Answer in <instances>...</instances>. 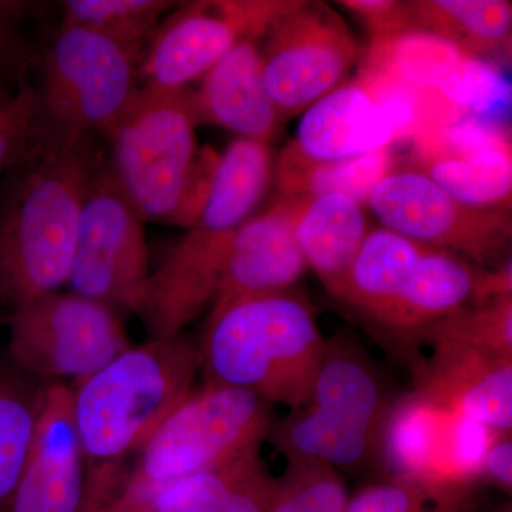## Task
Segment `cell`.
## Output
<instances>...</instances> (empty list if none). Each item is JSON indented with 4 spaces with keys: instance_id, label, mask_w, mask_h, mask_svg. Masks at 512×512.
I'll list each match as a JSON object with an SVG mask.
<instances>
[{
    "instance_id": "cell-1",
    "label": "cell",
    "mask_w": 512,
    "mask_h": 512,
    "mask_svg": "<svg viewBox=\"0 0 512 512\" xmlns=\"http://www.w3.org/2000/svg\"><path fill=\"white\" fill-rule=\"evenodd\" d=\"M99 160L87 138H46L0 184V305L67 284L87 185Z\"/></svg>"
},
{
    "instance_id": "cell-2",
    "label": "cell",
    "mask_w": 512,
    "mask_h": 512,
    "mask_svg": "<svg viewBox=\"0 0 512 512\" xmlns=\"http://www.w3.org/2000/svg\"><path fill=\"white\" fill-rule=\"evenodd\" d=\"M200 345L183 333L131 345L73 387V414L87 466L84 512L96 510L119 481L120 463L192 392Z\"/></svg>"
},
{
    "instance_id": "cell-3",
    "label": "cell",
    "mask_w": 512,
    "mask_h": 512,
    "mask_svg": "<svg viewBox=\"0 0 512 512\" xmlns=\"http://www.w3.org/2000/svg\"><path fill=\"white\" fill-rule=\"evenodd\" d=\"M326 340L311 302L293 288L237 296L212 306L200 370L207 384L296 410L308 402Z\"/></svg>"
},
{
    "instance_id": "cell-4",
    "label": "cell",
    "mask_w": 512,
    "mask_h": 512,
    "mask_svg": "<svg viewBox=\"0 0 512 512\" xmlns=\"http://www.w3.org/2000/svg\"><path fill=\"white\" fill-rule=\"evenodd\" d=\"M393 397L382 373L350 335L326 340L308 402L274 420L268 439L288 463L359 471L379 461Z\"/></svg>"
},
{
    "instance_id": "cell-5",
    "label": "cell",
    "mask_w": 512,
    "mask_h": 512,
    "mask_svg": "<svg viewBox=\"0 0 512 512\" xmlns=\"http://www.w3.org/2000/svg\"><path fill=\"white\" fill-rule=\"evenodd\" d=\"M274 420L272 404L256 394L205 383L151 434L109 500L224 466L262 448Z\"/></svg>"
},
{
    "instance_id": "cell-6",
    "label": "cell",
    "mask_w": 512,
    "mask_h": 512,
    "mask_svg": "<svg viewBox=\"0 0 512 512\" xmlns=\"http://www.w3.org/2000/svg\"><path fill=\"white\" fill-rule=\"evenodd\" d=\"M195 127L187 89L141 86L104 131L111 173L144 222L174 225L200 154Z\"/></svg>"
},
{
    "instance_id": "cell-7",
    "label": "cell",
    "mask_w": 512,
    "mask_h": 512,
    "mask_svg": "<svg viewBox=\"0 0 512 512\" xmlns=\"http://www.w3.org/2000/svg\"><path fill=\"white\" fill-rule=\"evenodd\" d=\"M143 52L94 30L60 25L43 50L36 90L42 138L77 141L106 131L134 99Z\"/></svg>"
},
{
    "instance_id": "cell-8",
    "label": "cell",
    "mask_w": 512,
    "mask_h": 512,
    "mask_svg": "<svg viewBox=\"0 0 512 512\" xmlns=\"http://www.w3.org/2000/svg\"><path fill=\"white\" fill-rule=\"evenodd\" d=\"M8 360L45 384H74L130 348L114 309L77 293H47L9 313Z\"/></svg>"
},
{
    "instance_id": "cell-9",
    "label": "cell",
    "mask_w": 512,
    "mask_h": 512,
    "mask_svg": "<svg viewBox=\"0 0 512 512\" xmlns=\"http://www.w3.org/2000/svg\"><path fill=\"white\" fill-rule=\"evenodd\" d=\"M494 431L412 390L394 399L377 464L384 477L473 498L483 481L484 454Z\"/></svg>"
},
{
    "instance_id": "cell-10",
    "label": "cell",
    "mask_w": 512,
    "mask_h": 512,
    "mask_svg": "<svg viewBox=\"0 0 512 512\" xmlns=\"http://www.w3.org/2000/svg\"><path fill=\"white\" fill-rule=\"evenodd\" d=\"M261 40L266 92L284 119L342 86L359 55L345 20L322 2L291 0Z\"/></svg>"
},
{
    "instance_id": "cell-11",
    "label": "cell",
    "mask_w": 512,
    "mask_h": 512,
    "mask_svg": "<svg viewBox=\"0 0 512 512\" xmlns=\"http://www.w3.org/2000/svg\"><path fill=\"white\" fill-rule=\"evenodd\" d=\"M367 205L383 227L424 247L453 252L484 268L500 264L511 241V210L471 207L417 168H394Z\"/></svg>"
},
{
    "instance_id": "cell-12",
    "label": "cell",
    "mask_w": 512,
    "mask_h": 512,
    "mask_svg": "<svg viewBox=\"0 0 512 512\" xmlns=\"http://www.w3.org/2000/svg\"><path fill=\"white\" fill-rule=\"evenodd\" d=\"M150 272L144 220L109 165L99 164L84 194L66 285L84 298L130 309Z\"/></svg>"
},
{
    "instance_id": "cell-13",
    "label": "cell",
    "mask_w": 512,
    "mask_h": 512,
    "mask_svg": "<svg viewBox=\"0 0 512 512\" xmlns=\"http://www.w3.org/2000/svg\"><path fill=\"white\" fill-rule=\"evenodd\" d=\"M291 0L181 3L148 42L138 67L144 86L184 90L241 40L261 39Z\"/></svg>"
},
{
    "instance_id": "cell-14",
    "label": "cell",
    "mask_w": 512,
    "mask_h": 512,
    "mask_svg": "<svg viewBox=\"0 0 512 512\" xmlns=\"http://www.w3.org/2000/svg\"><path fill=\"white\" fill-rule=\"evenodd\" d=\"M414 168L451 197L488 210H511L512 154L498 128L458 120L414 137Z\"/></svg>"
},
{
    "instance_id": "cell-15",
    "label": "cell",
    "mask_w": 512,
    "mask_h": 512,
    "mask_svg": "<svg viewBox=\"0 0 512 512\" xmlns=\"http://www.w3.org/2000/svg\"><path fill=\"white\" fill-rule=\"evenodd\" d=\"M235 231L192 227L163 264L150 272L128 309L144 323L150 339L181 335L214 302Z\"/></svg>"
},
{
    "instance_id": "cell-16",
    "label": "cell",
    "mask_w": 512,
    "mask_h": 512,
    "mask_svg": "<svg viewBox=\"0 0 512 512\" xmlns=\"http://www.w3.org/2000/svg\"><path fill=\"white\" fill-rule=\"evenodd\" d=\"M87 466L73 414V389L47 384L35 440L9 512H84Z\"/></svg>"
},
{
    "instance_id": "cell-17",
    "label": "cell",
    "mask_w": 512,
    "mask_h": 512,
    "mask_svg": "<svg viewBox=\"0 0 512 512\" xmlns=\"http://www.w3.org/2000/svg\"><path fill=\"white\" fill-rule=\"evenodd\" d=\"M433 352L414 360L413 392L495 431H512V357L485 350L431 343Z\"/></svg>"
},
{
    "instance_id": "cell-18",
    "label": "cell",
    "mask_w": 512,
    "mask_h": 512,
    "mask_svg": "<svg viewBox=\"0 0 512 512\" xmlns=\"http://www.w3.org/2000/svg\"><path fill=\"white\" fill-rule=\"evenodd\" d=\"M366 70L387 74L414 89L439 93L463 113L487 107L500 87L490 64L421 30L373 40Z\"/></svg>"
},
{
    "instance_id": "cell-19",
    "label": "cell",
    "mask_w": 512,
    "mask_h": 512,
    "mask_svg": "<svg viewBox=\"0 0 512 512\" xmlns=\"http://www.w3.org/2000/svg\"><path fill=\"white\" fill-rule=\"evenodd\" d=\"M299 198H278L235 231L212 306L242 295L292 289L308 265L295 235Z\"/></svg>"
},
{
    "instance_id": "cell-20",
    "label": "cell",
    "mask_w": 512,
    "mask_h": 512,
    "mask_svg": "<svg viewBox=\"0 0 512 512\" xmlns=\"http://www.w3.org/2000/svg\"><path fill=\"white\" fill-rule=\"evenodd\" d=\"M259 42L241 40L204 74L198 92L187 90L197 124H218L268 144L278 136L285 119L266 92Z\"/></svg>"
},
{
    "instance_id": "cell-21",
    "label": "cell",
    "mask_w": 512,
    "mask_h": 512,
    "mask_svg": "<svg viewBox=\"0 0 512 512\" xmlns=\"http://www.w3.org/2000/svg\"><path fill=\"white\" fill-rule=\"evenodd\" d=\"M483 274L463 256L427 248L375 332L413 355L436 323L476 305Z\"/></svg>"
},
{
    "instance_id": "cell-22",
    "label": "cell",
    "mask_w": 512,
    "mask_h": 512,
    "mask_svg": "<svg viewBox=\"0 0 512 512\" xmlns=\"http://www.w3.org/2000/svg\"><path fill=\"white\" fill-rule=\"evenodd\" d=\"M399 140L389 111L359 77L312 104L289 146L308 160L332 161L392 147Z\"/></svg>"
},
{
    "instance_id": "cell-23",
    "label": "cell",
    "mask_w": 512,
    "mask_h": 512,
    "mask_svg": "<svg viewBox=\"0 0 512 512\" xmlns=\"http://www.w3.org/2000/svg\"><path fill=\"white\" fill-rule=\"evenodd\" d=\"M370 228L362 205L343 194L299 198L295 235L308 268L335 296Z\"/></svg>"
},
{
    "instance_id": "cell-24",
    "label": "cell",
    "mask_w": 512,
    "mask_h": 512,
    "mask_svg": "<svg viewBox=\"0 0 512 512\" xmlns=\"http://www.w3.org/2000/svg\"><path fill=\"white\" fill-rule=\"evenodd\" d=\"M427 248L390 229H370L333 298L376 330Z\"/></svg>"
},
{
    "instance_id": "cell-25",
    "label": "cell",
    "mask_w": 512,
    "mask_h": 512,
    "mask_svg": "<svg viewBox=\"0 0 512 512\" xmlns=\"http://www.w3.org/2000/svg\"><path fill=\"white\" fill-rule=\"evenodd\" d=\"M414 30L446 40L474 59L510 55L512 3L505 0L410 2Z\"/></svg>"
},
{
    "instance_id": "cell-26",
    "label": "cell",
    "mask_w": 512,
    "mask_h": 512,
    "mask_svg": "<svg viewBox=\"0 0 512 512\" xmlns=\"http://www.w3.org/2000/svg\"><path fill=\"white\" fill-rule=\"evenodd\" d=\"M393 170L392 147L342 160L312 161L288 146L276 160L274 181L278 198L343 194L363 207L377 183Z\"/></svg>"
},
{
    "instance_id": "cell-27",
    "label": "cell",
    "mask_w": 512,
    "mask_h": 512,
    "mask_svg": "<svg viewBox=\"0 0 512 512\" xmlns=\"http://www.w3.org/2000/svg\"><path fill=\"white\" fill-rule=\"evenodd\" d=\"M46 386L8 359L0 362V512H9L28 461Z\"/></svg>"
},
{
    "instance_id": "cell-28",
    "label": "cell",
    "mask_w": 512,
    "mask_h": 512,
    "mask_svg": "<svg viewBox=\"0 0 512 512\" xmlns=\"http://www.w3.org/2000/svg\"><path fill=\"white\" fill-rule=\"evenodd\" d=\"M266 463L261 448L224 466L191 474L134 494H117L92 512H194L254 476Z\"/></svg>"
},
{
    "instance_id": "cell-29",
    "label": "cell",
    "mask_w": 512,
    "mask_h": 512,
    "mask_svg": "<svg viewBox=\"0 0 512 512\" xmlns=\"http://www.w3.org/2000/svg\"><path fill=\"white\" fill-rule=\"evenodd\" d=\"M180 5L168 0H67L62 25L80 26L143 52L161 16Z\"/></svg>"
},
{
    "instance_id": "cell-30",
    "label": "cell",
    "mask_w": 512,
    "mask_h": 512,
    "mask_svg": "<svg viewBox=\"0 0 512 512\" xmlns=\"http://www.w3.org/2000/svg\"><path fill=\"white\" fill-rule=\"evenodd\" d=\"M423 342H447L512 357V295L466 306L436 323Z\"/></svg>"
},
{
    "instance_id": "cell-31",
    "label": "cell",
    "mask_w": 512,
    "mask_h": 512,
    "mask_svg": "<svg viewBox=\"0 0 512 512\" xmlns=\"http://www.w3.org/2000/svg\"><path fill=\"white\" fill-rule=\"evenodd\" d=\"M349 497L345 477L336 468L288 463L266 512H343Z\"/></svg>"
},
{
    "instance_id": "cell-32",
    "label": "cell",
    "mask_w": 512,
    "mask_h": 512,
    "mask_svg": "<svg viewBox=\"0 0 512 512\" xmlns=\"http://www.w3.org/2000/svg\"><path fill=\"white\" fill-rule=\"evenodd\" d=\"M470 501L404 478L384 477L349 497L343 512H467Z\"/></svg>"
},
{
    "instance_id": "cell-33",
    "label": "cell",
    "mask_w": 512,
    "mask_h": 512,
    "mask_svg": "<svg viewBox=\"0 0 512 512\" xmlns=\"http://www.w3.org/2000/svg\"><path fill=\"white\" fill-rule=\"evenodd\" d=\"M6 86L0 82V174L25 160L42 141L35 87L23 82L10 92Z\"/></svg>"
},
{
    "instance_id": "cell-34",
    "label": "cell",
    "mask_w": 512,
    "mask_h": 512,
    "mask_svg": "<svg viewBox=\"0 0 512 512\" xmlns=\"http://www.w3.org/2000/svg\"><path fill=\"white\" fill-rule=\"evenodd\" d=\"M29 3L0 0V82H25V73L33 62V53L23 39L20 22Z\"/></svg>"
},
{
    "instance_id": "cell-35",
    "label": "cell",
    "mask_w": 512,
    "mask_h": 512,
    "mask_svg": "<svg viewBox=\"0 0 512 512\" xmlns=\"http://www.w3.org/2000/svg\"><path fill=\"white\" fill-rule=\"evenodd\" d=\"M343 8L352 12L369 30L373 40L410 32L413 28V15L410 2L397 0H343Z\"/></svg>"
},
{
    "instance_id": "cell-36",
    "label": "cell",
    "mask_w": 512,
    "mask_h": 512,
    "mask_svg": "<svg viewBox=\"0 0 512 512\" xmlns=\"http://www.w3.org/2000/svg\"><path fill=\"white\" fill-rule=\"evenodd\" d=\"M483 480L490 481L504 493L512 488V436L511 431H494L484 454Z\"/></svg>"
},
{
    "instance_id": "cell-37",
    "label": "cell",
    "mask_w": 512,
    "mask_h": 512,
    "mask_svg": "<svg viewBox=\"0 0 512 512\" xmlns=\"http://www.w3.org/2000/svg\"><path fill=\"white\" fill-rule=\"evenodd\" d=\"M9 313L6 315L5 311H3V306L0 305V325L3 323H8Z\"/></svg>"
}]
</instances>
